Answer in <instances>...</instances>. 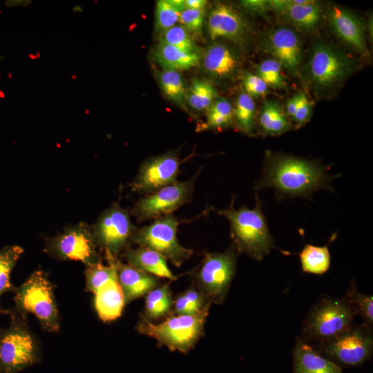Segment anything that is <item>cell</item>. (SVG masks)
Instances as JSON below:
<instances>
[{
  "instance_id": "d6a6232c",
  "label": "cell",
  "mask_w": 373,
  "mask_h": 373,
  "mask_svg": "<svg viewBox=\"0 0 373 373\" xmlns=\"http://www.w3.org/2000/svg\"><path fill=\"white\" fill-rule=\"evenodd\" d=\"M185 8L184 0H160L155 8L156 28L162 32L179 21L181 12Z\"/></svg>"
},
{
  "instance_id": "d4e9b609",
  "label": "cell",
  "mask_w": 373,
  "mask_h": 373,
  "mask_svg": "<svg viewBox=\"0 0 373 373\" xmlns=\"http://www.w3.org/2000/svg\"><path fill=\"white\" fill-rule=\"evenodd\" d=\"M202 64L207 72L220 77L231 75L238 66V61L233 52L220 44H213L207 49Z\"/></svg>"
},
{
  "instance_id": "5b68a950",
  "label": "cell",
  "mask_w": 373,
  "mask_h": 373,
  "mask_svg": "<svg viewBox=\"0 0 373 373\" xmlns=\"http://www.w3.org/2000/svg\"><path fill=\"white\" fill-rule=\"evenodd\" d=\"M209 312L206 309L193 315L172 314L157 324L140 316L136 329L171 351L187 353L203 336Z\"/></svg>"
},
{
  "instance_id": "e0dca14e",
  "label": "cell",
  "mask_w": 373,
  "mask_h": 373,
  "mask_svg": "<svg viewBox=\"0 0 373 373\" xmlns=\"http://www.w3.org/2000/svg\"><path fill=\"white\" fill-rule=\"evenodd\" d=\"M208 32L211 39L227 38L238 41L244 35L246 25L239 13L227 4L219 3L211 11Z\"/></svg>"
},
{
  "instance_id": "7a4b0ae2",
  "label": "cell",
  "mask_w": 373,
  "mask_h": 373,
  "mask_svg": "<svg viewBox=\"0 0 373 373\" xmlns=\"http://www.w3.org/2000/svg\"><path fill=\"white\" fill-rule=\"evenodd\" d=\"M256 197L253 209L241 207L236 209L233 198L227 209L217 212L229 221L232 246L238 253H244L260 261L274 248V240L262 211L260 201L257 195Z\"/></svg>"
},
{
  "instance_id": "83f0119b",
  "label": "cell",
  "mask_w": 373,
  "mask_h": 373,
  "mask_svg": "<svg viewBox=\"0 0 373 373\" xmlns=\"http://www.w3.org/2000/svg\"><path fill=\"white\" fill-rule=\"evenodd\" d=\"M108 265H104L102 262H98L86 266L85 290L88 292L95 294L106 282L117 279V271L115 263L117 257L113 256H106Z\"/></svg>"
},
{
  "instance_id": "ac0fdd59",
  "label": "cell",
  "mask_w": 373,
  "mask_h": 373,
  "mask_svg": "<svg viewBox=\"0 0 373 373\" xmlns=\"http://www.w3.org/2000/svg\"><path fill=\"white\" fill-rule=\"evenodd\" d=\"M328 15L333 30L343 41L361 53L367 52L364 28L355 15L347 9L333 6Z\"/></svg>"
},
{
  "instance_id": "7402d4cb",
  "label": "cell",
  "mask_w": 373,
  "mask_h": 373,
  "mask_svg": "<svg viewBox=\"0 0 373 373\" xmlns=\"http://www.w3.org/2000/svg\"><path fill=\"white\" fill-rule=\"evenodd\" d=\"M123 256L129 265L139 270L171 281L177 279L169 268L167 260L155 251L139 246L135 249L126 248Z\"/></svg>"
},
{
  "instance_id": "f35d334b",
  "label": "cell",
  "mask_w": 373,
  "mask_h": 373,
  "mask_svg": "<svg viewBox=\"0 0 373 373\" xmlns=\"http://www.w3.org/2000/svg\"><path fill=\"white\" fill-rule=\"evenodd\" d=\"M204 10H193L185 8L180 13L179 22L189 32L196 35L202 32Z\"/></svg>"
},
{
  "instance_id": "9c48e42d",
  "label": "cell",
  "mask_w": 373,
  "mask_h": 373,
  "mask_svg": "<svg viewBox=\"0 0 373 373\" xmlns=\"http://www.w3.org/2000/svg\"><path fill=\"white\" fill-rule=\"evenodd\" d=\"M370 325H352L337 336L319 343L318 352L338 365L360 366L368 360L373 350Z\"/></svg>"
},
{
  "instance_id": "9a60e30c",
  "label": "cell",
  "mask_w": 373,
  "mask_h": 373,
  "mask_svg": "<svg viewBox=\"0 0 373 373\" xmlns=\"http://www.w3.org/2000/svg\"><path fill=\"white\" fill-rule=\"evenodd\" d=\"M267 50L275 60L295 73L298 71L302 60L300 40L291 29L280 27L268 33L265 41Z\"/></svg>"
},
{
  "instance_id": "2e32d148",
  "label": "cell",
  "mask_w": 373,
  "mask_h": 373,
  "mask_svg": "<svg viewBox=\"0 0 373 373\" xmlns=\"http://www.w3.org/2000/svg\"><path fill=\"white\" fill-rule=\"evenodd\" d=\"M269 10L285 17L294 25L305 30L314 28L322 17V8L310 0L267 1Z\"/></svg>"
},
{
  "instance_id": "ab89813d",
  "label": "cell",
  "mask_w": 373,
  "mask_h": 373,
  "mask_svg": "<svg viewBox=\"0 0 373 373\" xmlns=\"http://www.w3.org/2000/svg\"><path fill=\"white\" fill-rule=\"evenodd\" d=\"M243 86L249 96H264L268 90L267 84L257 75L247 73L243 77Z\"/></svg>"
},
{
  "instance_id": "52a82bcc",
  "label": "cell",
  "mask_w": 373,
  "mask_h": 373,
  "mask_svg": "<svg viewBox=\"0 0 373 373\" xmlns=\"http://www.w3.org/2000/svg\"><path fill=\"white\" fill-rule=\"evenodd\" d=\"M355 315L345 298H325L313 307L305 319L303 332L309 339L322 343L349 329Z\"/></svg>"
},
{
  "instance_id": "4316f807",
  "label": "cell",
  "mask_w": 373,
  "mask_h": 373,
  "mask_svg": "<svg viewBox=\"0 0 373 373\" xmlns=\"http://www.w3.org/2000/svg\"><path fill=\"white\" fill-rule=\"evenodd\" d=\"M211 303L193 285L173 300L172 314L193 315L210 309Z\"/></svg>"
},
{
  "instance_id": "7c38bea8",
  "label": "cell",
  "mask_w": 373,
  "mask_h": 373,
  "mask_svg": "<svg viewBox=\"0 0 373 373\" xmlns=\"http://www.w3.org/2000/svg\"><path fill=\"white\" fill-rule=\"evenodd\" d=\"M52 256L64 260L80 261L86 266L100 262L93 233L84 226H75L52 240L46 246Z\"/></svg>"
},
{
  "instance_id": "74e56055",
  "label": "cell",
  "mask_w": 373,
  "mask_h": 373,
  "mask_svg": "<svg viewBox=\"0 0 373 373\" xmlns=\"http://www.w3.org/2000/svg\"><path fill=\"white\" fill-rule=\"evenodd\" d=\"M257 75L268 86L275 88H284L286 84L281 73V65L274 59L263 61L257 68Z\"/></svg>"
},
{
  "instance_id": "f546056e",
  "label": "cell",
  "mask_w": 373,
  "mask_h": 373,
  "mask_svg": "<svg viewBox=\"0 0 373 373\" xmlns=\"http://www.w3.org/2000/svg\"><path fill=\"white\" fill-rule=\"evenodd\" d=\"M259 125L264 134L271 135L282 134L289 128V124L279 105L272 101L265 103L260 115Z\"/></svg>"
},
{
  "instance_id": "7bdbcfd3",
  "label": "cell",
  "mask_w": 373,
  "mask_h": 373,
  "mask_svg": "<svg viewBox=\"0 0 373 373\" xmlns=\"http://www.w3.org/2000/svg\"><path fill=\"white\" fill-rule=\"evenodd\" d=\"M301 96L302 93L294 95L287 102V112L288 115L291 117H293L298 106V104L300 102Z\"/></svg>"
},
{
  "instance_id": "603a6c76",
  "label": "cell",
  "mask_w": 373,
  "mask_h": 373,
  "mask_svg": "<svg viewBox=\"0 0 373 373\" xmlns=\"http://www.w3.org/2000/svg\"><path fill=\"white\" fill-rule=\"evenodd\" d=\"M170 284L161 283L145 296L144 308L140 316L153 323L171 315L174 299Z\"/></svg>"
},
{
  "instance_id": "cb8c5ba5",
  "label": "cell",
  "mask_w": 373,
  "mask_h": 373,
  "mask_svg": "<svg viewBox=\"0 0 373 373\" xmlns=\"http://www.w3.org/2000/svg\"><path fill=\"white\" fill-rule=\"evenodd\" d=\"M153 55L163 69L176 71L188 70L197 66L200 61L198 53L185 52L161 42L155 46Z\"/></svg>"
},
{
  "instance_id": "d6986e66",
  "label": "cell",
  "mask_w": 373,
  "mask_h": 373,
  "mask_svg": "<svg viewBox=\"0 0 373 373\" xmlns=\"http://www.w3.org/2000/svg\"><path fill=\"white\" fill-rule=\"evenodd\" d=\"M117 281L122 289L125 303L145 296L161 284L160 278L139 270L115 259Z\"/></svg>"
},
{
  "instance_id": "f6af8a7d",
  "label": "cell",
  "mask_w": 373,
  "mask_h": 373,
  "mask_svg": "<svg viewBox=\"0 0 373 373\" xmlns=\"http://www.w3.org/2000/svg\"><path fill=\"white\" fill-rule=\"evenodd\" d=\"M3 328L0 326V336H1V333L3 332Z\"/></svg>"
},
{
  "instance_id": "6da1fadb",
  "label": "cell",
  "mask_w": 373,
  "mask_h": 373,
  "mask_svg": "<svg viewBox=\"0 0 373 373\" xmlns=\"http://www.w3.org/2000/svg\"><path fill=\"white\" fill-rule=\"evenodd\" d=\"M332 177L325 167L287 155H270L265 162L255 190L271 188L278 198L309 197L320 189H332Z\"/></svg>"
},
{
  "instance_id": "4dcf8cb0",
  "label": "cell",
  "mask_w": 373,
  "mask_h": 373,
  "mask_svg": "<svg viewBox=\"0 0 373 373\" xmlns=\"http://www.w3.org/2000/svg\"><path fill=\"white\" fill-rule=\"evenodd\" d=\"M206 121L199 125L198 130L219 129L227 127L233 119V108L225 99L215 100L207 110Z\"/></svg>"
},
{
  "instance_id": "44dd1931",
  "label": "cell",
  "mask_w": 373,
  "mask_h": 373,
  "mask_svg": "<svg viewBox=\"0 0 373 373\" xmlns=\"http://www.w3.org/2000/svg\"><path fill=\"white\" fill-rule=\"evenodd\" d=\"M94 307L98 317L107 323L118 318L122 314L125 300L117 279L104 284L94 294Z\"/></svg>"
},
{
  "instance_id": "30bf717a",
  "label": "cell",
  "mask_w": 373,
  "mask_h": 373,
  "mask_svg": "<svg viewBox=\"0 0 373 373\" xmlns=\"http://www.w3.org/2000/svg\"><path fill=\"white\" fill-rule=\"evenodd\" d=\"M198 173L184 182L175 181L152 193L140 198L132 209L139 222L172 214L191 200Z\"/></svg>"
},
{
  "instance_id": "1f68e13d",
  "label": "cell",
  "mask_w": 373,
  "mask_h": 373,
  "mask_svg": "<svg viewBox=\"0 0 373 373\" xmlns=\"http://www.w3.org/2000/svg\"><path fill=\"white\" fill-rule=\"evenodd\" d=\"M216 91L209 82L195 79L186 91V100L196 111L207 110L215 101Z\"/></svg>"
},
{
  "instance_id": "ffe728a7",
  "label": "cell",
  "mask_w": 373,
  "mask_h": 373,
  "mask_svg": "<svg viewBox=\"0 0 373 373\" xmlns=\"http://www.w3.org/2000/svg\"><path fill=\"white\" fill-rule=\"evenodd\" d=\"M294 373H343L341 366L298 338L293 351Z\"/></svg>"
},
{
  "instance_id": "8fae6325",
  "label": "cell",
  "mask_w": 373,
  "mask_h": 373,
  "mask_svg": "<svg viewBox=\"0 0 373 373\" xmlns=\"http://www.w3.org/2000/svg\"><path fill=\"white\" fill-rule=\"evenodd\" d=\"M135 229L128 212L114 204L99 216L93 236L97 247L104 250L106 256L117 257L126 249Z\"/></svg>"
},
{
  "instance_id": "8d00e7d4",
  "label": "cell",
  "mask_w": 373,
  "mask_h": 373,
  "mask_svg": "<svg viewBox=\"0 0 373 373\" xmlns=\"http://www.w3.org/2000/svg\"><path fill=\"white\" fill-rule=\"evenodd\" d=\"M345 298L352 306L356 314L362 316L365 323L371 326L373 324V298L372 296L363 294L352 283L350 287Z\"/></svg>"
},
{
  "instance_id": "484cf974",
  "label": "cell",
  "mask_w": 373,
  "mask_h": 373,
  "mask_svg": "<svg viewBox=\"0 0 373 373\" xmlns=\"http://www.w3.org/2000/svg\"><path fill=\"white\" fill-rule=\"evenodd\" d=\"M24 249L16 245H6L0 249V314H9L10 309L1 305V298L7 292H12L15 286L11 282V274L21 257Z\"/></svg>"
},
{
  "instance_id": "e575fe53",
  "label": "cell",
  "mask_w": 373,
  "mask_h": 373,
  "mask_svg": "<svg viewBox=\"0 0 373 373\" xmlns=\"http://www.w3.org/2000/svg\"><path fill=\"white\" fill-rule=\"evenodd\" d=\"M255 112L256 106L252 97L246 93H241L233 109V117L238 128L246 134L254 131Z\"/></svg>"
},
{
  "instance_id": "8992f818",
  "label": "cell",
  "mask_w": 373,
  "mask_h": 373,
  "mask_svg": "<svg viewBox=\"0 0 373 373\" xmlns=\"http://www.w3.org/2000/svg\"><path fill=\"white\" fill-rule=\"evenodd\" d=\"M238 251L232 246L224 252L207 253L191 276L195 286L211 303L225 299L235 275Z\"/></svg>"
},
{
  "instance_id": "836d02e7",
  "label": "cell",
  "mask_w": 373,
  "mask_h": 373,
  "mask_svg": "<svg viewBox=\"0 0 373 373\" xmlns=\"http://www.w3.org/2000/svg\"><path fill=\"white\" fill-rule=\"evenodd\" d=\"M159 83L164 95L171 101L183 106L186 90L182 75L178 71L163 69L158 75Z\"/></svg>"
},
{
  "instance_id": "b9f144b4",
  "label": "cell",
  "mask_w": 373,
  "mask_h": 373,
  "mask_svg": "<svg viewBox=\"0 0 373 373\" xmlns=\"http://www.w3.org/2000/svg\"><path fill=\"white\" fill-rule=\"evenodd\" d=\"M241 3L247 10L259 14H263L269 10L267 1L265 0H246Z\"/></svg>"
},
{
  "instance_id": "ee69618b",
  "label": "cell",
  "mask_w": 373,
  "mask_h": 373,
  "mask_svg": "<svg viewBox=\"0 0 373 373\" xmlns=\"http://www.w3.org/2000/svg\"><path fill=\"white\" fill-rule=\"evenodd\" d=\"M185 8L193 10H204L207 4L205 0H184Z\"/></svg>"
},
{
  "instance_id": "4fadbf2b",
  "label": "cell",
  "mask_w": 373,
  "mask_h": 373,
  "mask_svg": "<svg viewBox=\"0 0 373 373\" xmlns=\"http://www.w3.org/2000/svg\"><path fill=\"white\" fill-rule=\"evenodd\" d=\"M312 82L320 88H332L343 80L352 69L348 57L325 44L314 48L309 62Z\"/></svg>"
},
{
  "instance_id": "5bb4252c",
  "label": "cell",
  "mask_w": 373,
  "mask_h": 373,
  "mask_svg": "<svg viewBox=\"0 0 373 373\" xmlns=\"http://www.w3.org/2000/svg\"><path fill=\"white\" fill-rule=\"evenodd\" d=\"M180 165L179 157L174 153L146 159L139 169L132 189L146 195L175 182Z\"/></svg>"
},
{
  "instance_id": "ba28073f",
  "label": "cell",
  "mask_w": 373,
  "mask_h": 373,
  "mask_svg": "<svg viewBox=\"0 0 373 373\" xmlns=\"http://www.w3.org/2000/svg\"><path fill=\"white\" fill-rule=\"evenodd\" d=\"M178 224L179 221L173 214L158 218L149 225L135 229L131 241L159 253L179 267L193 251L183 247L178 240Z\"/></svg>"
},
{
  "instance_id": "f1b7e54d",
  "label": "cell",
  "mask_w": 373,
  "mask_h": 373,
  "mask_svg": "<svg viewBox=\"0 0 373 373\" xmlns=\"http://www.w3.org/2000/svg\"><path fill=\"white\" fill-rule=\"evenodd\" d=\"M303 271L323 274L330 266V254L327 246L306 245L299 254Z\"/></svg>"
},
{
  "instance_id": "3957f363",
  "label": "cell",
  "mask_w": 373,
  "mask_h": 373,
  "mask_svg": "<svg viewBox=\"0 0 373 373\" xmlns=\"http://www.w3.org/2000/svg\"><path fill=\"white\" fill-rule=\"evenodd\" d=\"M12 292L14 311L26 316L33 314L46 332H59L61 321L54 286L45 271H35Z\"/></svg>"
},
{
  "instance_id": "d590c367",
  "label": "cell",
  "mask_w": 373,
  "mask_h": 373,
  "mask_svg": "<svg viewBox=\"0 0 373 373\" xmlns=\"http://www.w3.org/2000/svg\"><path fill=\"white\" fill-rule=\"evenodd\" d=\"M159 42L171 45L185 52L197 53V46L190 32L181 25H175L160 32Z\"/></svg>"
},
{
  "instance_id": "277c9868",
  "label": "cell",
  "mask_w": 373,
  "mask_h": 373,
  "mask_svg": "<svg viewBox=\"0 0 373 373\" xmlns=\"http://www.w3.org/2000/svg\"><path fill=\"white\" fill-rule=\"evenodd\" d=\"M10 323L0 336V373H18L40 359V347L28 316L10 309Z\"/></svg>"
},
{
  "instance_id": "60d3db41",
  "label": "cell",
  "mask_w": 373,
  "mask_h": 373,
  "mask_svg": "<svg viewBox=\"0 0 373 373\" xmlns=\"http://www.w3.org/2000/svg\"><path fill=\"white\" fill-rule=\"evenodd\" d=\"M310 114V103L306 95L302 93L300 102L294 115L291 118L297 125H302L309 120Z\"/></svg>"
}]
</instances>
